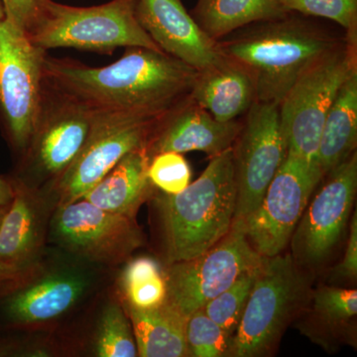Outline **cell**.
Here are the masks:
<instances>
[{
    "label": "cell",
    "instance_id": "1",
    "mask_svg": "<svg viewBox=\"0 0 357 357\" xmlns=\"http://www.w3.org/2000/svg\"><path fill=\"white\" fill-rule=\"evenodd\" d=\"M199 70L162 51L128 47L116 62L93 68L45 56L44 79L100 112L164 117L191 98Z\"/></svg>",
    "mask_w": 357,
    "mask_h": 357
},
{
    "label": "cell",
    "instance_id": "2",
    "mask_svg": "<svg viewBox=\"0 0 357 357\" xmlns=\"http://www.w3.org/2000/svg\"><path fill=\"white\" fill-rule=\"evenodd\" d=\"M342 39L287 15L245 26L218 43L222 57L250 77L255 102L278 107L300 75Z\"/></svg>",
    "mask_w": 357,
    "mask_h": 357
},
{
    "label": "cell",
    "instance_id": "3",
    "mask_svg": "<svg viewBox=\"0 0 357 357\" xmlns=\"http://www.w3.org/2000/svg\"><path fill=\"white\" fill-rule=\"evenodd\" d=\"M168 264L203 255L222 238L236 218L232 147L211 158L203 174L177 195L156 199Z\"/></svg>",
    "mask_w": 357,
    "mask_h": 357
},
{
    "label": "cell",
    "instance_id": "4",
    "mask_svg": "<svg viewBox=\"0 0 357 357\" xmlns=\"http://www.w3.org/2000/svg\"><path fill=\"white\" fill-rule=\"evenodd\" d=\"M135 8L136 0H112L91 7L43 0L25 33L35 46L44 51L74 48L112 54L119 47L162 51L143 29Z\"/></svg>",
    "mask_w": 357,
    "mask_h": 357
},
{
    "label": "cell",
    "instance_id": "5",
    "mask_svg": "<svg viewBox=\"0 0 357 357\" xmlns=\"http://www.w3.org/2000/svg\"><path fill=\"white\" fill-rule=\"evenodd\" d=\"M306 269L290 255L265 257L241 316L231 356L274 354L284 333L306 306L312 293Z\"/></svg>",
    "mask_w": 357,
    "mask_h": 357
},
{
    "label": "cell",
    "instance_id": "6",
    "mask_svg": "<svg viewBox=\"0 0 357 357\" xmlns=\"http://www.w3.org/2000/svg\"><path fill=\"white\" fill-rule=\"evenodd\" d=\"M356 70L357 43L344 37L300 75L278 105L287 153L319 172V144L326 114L342 84Z\"/></svg>",
    "mask_w": 357,
    "mask_h": 357
},
{
    "label": "cell",
    "instance_id": "7",
    "mask_svg": "<svg viewBox=\"0 0 357 357\" xmlns=\"http://www.w3.org/2000/svg\"><path fill=\"white\" fill-rule=\"evenodd\" d=\"M45 56L24 30L8 18L0 21V124L9 144L22 155L41 107Z\"/></svg>",
    "mask_w": 357,
    "mask_h": 357
},
{
    "label": "cell",
    "instance_id": "8",
    "mask_svg": "<svg viewBox=\"0 0 357 357\" xmlns=\"http://www.w3.org/2000/svg\"><path fill=\"white\" fill-rule=\"evenodd\" d=\"M264 258L249 243L243 218H234L229 231L203 255L168 264L166 302L188 319Z\"/></svg>",
    "mask_w": 357,
    "mask_h": 357
},
{
    "label": "cell",
    "instance_id": "9",
    "mask_svg": "<svg viewBox=\"0 0 357 357\" xmlns=\"http://www.w3.org/2000/svg\"><path fill=\"white\" fill-rule=\"evenodd\" d=\"M162 119L96 110L91 132L81 153L55 182L59 206L79 201L124 156L146 147Z\"/></svg>",
    "mask_w": 357,
    "mask_h": 357
},
{
    "label": "cell",
    "instance_id": "10",
    "mask_svg": "<svg viewBox=\"0 0 357 357\" xmlns=\"http://www.w3.org/2000/svg\"><path fill=\"white\" fill-rule=\"evenodd\" d=\"M95 115L96 110L44 79L38 117L23 153L24 172L55 183L81 153Z\"/></svg>",
    "mask_w": 357,
    "mask_h": 357
},
{
    "label": "cell",
    "instance_id": "11",
    "mask_svg": "<svg viewBox=\"0 0 357 357\" xmlns=\"http://www.w3.org/2000/svg\"><path fill=\"white\" fill-rule=\"evenodd\" d=\"M321 178L304 160L286 155L257 208L243 218L256 252L266 258L281 255Z\"/></svg>",
    "mask_w": 357,
    "mask_h": 357
},
{
    "label": "cell",
    "instance_id": "12",
    "mask_svg": "<svg viewBox=\"0 0 357 357\" xmlns=\"http://www.w3.org/2000/svg\"><path fill=\"white\" fill-rule=\"evenodd\" d=\"M325 177L291 237V256L304 269L324 264L342 241L356 195V152Z\"/></svg>",
    "mask_w": 357,
    "mask_h": 357
},
{
    "label": "cell",
    "instance_id": "13",
    "mask_svg": "<svg viewBox=\"0 0 357 357\" xmlns=\"http://www.w3.org/2000/svg\"><path fill=\"white\" fill-rule=\"evenodd\" d=\"M236 184V218L257 208L287 155L278 107L255 102L246 112L234 146Z\"/></svg>",
    "mask_w": 357,
    "mask_h": 357
},
{
    "label": "cell",
    "instance_id": "14",
    "mask_svg": "<svg viewBox=\"0 0 357 357\" xmlns=\"http://www.w3.org/2000/svg\"><path fill=\"white\" fill-rule=\"evenodd\" d=\"M53 232L63 248L93 261L115 264L142 245L135 218L102 210L81 199L61 204Z\"/></svg>",
    "mask_w": 357,
    "mask_h": 357
},
{
    "label": "cell",
    "instance_id": "15",
    "mask_svg": "<svg viewBox=\"0 0 357 357\" xmlns=\"http://www.w3.org/2000/svg\"><path fill=\"white\" fill-rule=\"evenodd\" d=\"M136 16L160 49L195 69L225 61L217 40L202 29L181 0H136Z\"/></svg>",
    "mask_w": 357,
    "mask_h": 357
},
{
    "label": "cell",
    "instance_id": "16",
    "mask_svg": "<svg viewBox=\"0 0 357 357\" xmlns=\"http://www.w3.org/2000/svg\"><path fill=\"white\" fill-rule=\"evenodd\" d=\"M243 122H220L192 98L160 121L150 136L146 152L151 159L163 152L201 151L213 158L234 146Z\"/></svg>",
    "mask_w": 357,
    "mask_h": 357
},
{
    "label": "cell",
    "instance_id": "17",
    "mask_svg": "<svg viewBox=\"0 0 357 357\" xmlns=\"http://www.w3.org/2000/svg\"><path fill=\"white\" fill-rule=\"evenodd\" d=\"M356 290L321 286L312 291L306 306L296 319L303 335L333 352L345 344L356 347Z\"/></svg>",
    "mask_w": 357,
    "mask_h": 357
},
{
    "label": "cell",
    "instance_id": "18",
    "mask_svg": "<svg viewBox=\"0 0 357 357\" xmlns=\"http://www.w3.org/2000/svg\"><path fill=\"white\" fill-rule=\"evenodd\" d=\"M11 181L13 199L0 225V265L26 274L42 243V211L32 188Z\"/></svg>",
    "mask_w": 357,
    "mask_h": 357
},
{
    "label": "cell",
    "instance_id": "19",
    "mask_svg": "<svg viewBox=\"0 0 357 357\" xmlns=\"http://www.w3.org/2000/svg\"><path fill=\"white\" fill-rule=\"evenodd\" d=\"M86 287L79 275H48L14 292L7 300V316L18 325L46 323L69 311Z\"/></svg>",
    "mask_w": 357,
    "mask_h": 357
},
{
    "label": "cell",
    "instance_id": "20",
    "mask_svg": "<svg viewBox=\"0 0 357 357\" xmlns=\"http://www.w3.org/2000/svg\"><path fill=\"white\" fill-rule=\"evenodd\" d=\"M191 98L220 122L236 121L255 102L250 77L238 66L225 59L220 64L199 70Z\"/></svg>",
    "mask_w": 357,
    "mask_h": 357
},
{
    "label": "cell",
    "instance_id": "21",
    "mask_svg": "<svg viewBox=\"0 0 357 357\" xmlns=\"http://www.w3.org/2000/svg\"><path fill=\"white\" fill-rule=\"evenodd\" d=\"M149 161L146 147L134 150L82 199L102 210L135 218L153 187L148 178Z\"/></svg>",
    "mask_w": 357,
    "mask_h": 357
},
{
    "label": "cell",
    "instance_id": "22",
    "mask_svg": "<svg viewBox=\"0 0 357 357\" xmlns=\"http://www.w3.org/2000/svg\"><path fill=\"white\" fill-rule=\"evenodd\" d=\"M124 306L132 328L138 356H189L185 340L187 319L175 307L166 301L151 309Z\"/></svg>",
    "mask_w": 357,
    "mask_h": 357
},
{
    "label": "cell",
    "instance_id": "23",
    "mask_svg": "<svg viewBox=\"0 0 357 357\" xmlns=\"http://www.w3.org/2000/svg\"><path fill=\"white\" fill-rule=\"evenodd\" d=\"M357 144V70L338 91L326 114L318 150L324 177L356 152Z\"/></svg>",
    "mask_w": 357,
    "mask_h": 357
},
{
    "label": "cell",
    "instance_id": "24",
    "mask_svg": "<svg viewBox=\"0 0 357 357\" xmlns=\"http://www.w3.org/2000/svg\"><path fill=\"white\" fill-rule=\"evenodd\" d=\"M287 15L280 0H199L192 17L218 41L245 26Z\"/></svg>",
    "mask_w": 357,
    "mask_h": 357
},
{
    "label": "cell",
    "instance_id": "25",
    "mask_svg": "<svg viewBox=\"0 0 357 357\" xmlns=\"http://www.w3.org/2000/svg\"><path fill=\"white\" fill-rule=\"evenodd\" d=\"M121 289L126 306L137 309L158 307L167 298L165 271L153 258H136L124 268Z\"/></svg>",
    "mask_w": 357,
    "mask_h": 357
},
{
    "label": "cell",
    "instance_id": "26",
    "mask_svg": "<svg viewBox=\"0 0 357 357\" xmlns=\"http://www.w3.org/2000/svg\"><path fill=\"white\" fill-rule=\"evenodd\" d=\"M96 354L100 357H135L137 347L128 314L117 303L105 307L98 325Z\"/></svg>",
    "mask_w": 357,
    "mask_h": 357
},
{
    "label": "cell",
    "instance_id": "27",
    "mask_svg": "<svg viewBox=\"0 0 357 357\" xmlns=\"http://www.w3.org/2000/svg\"><path fill=\"white\" fill-rule=\"evenodd\" d=\"M185 340L189 356H231L234 335L213 321L206 314L204 307L188 317Z\"/></svg>",
    "mask_w": 357,
    "mask_h": 357
},
{
    "label": "cell",
    "instance_id": "28",
    "mask_svg": "<svg viewBox=\"0 0 357 357\" xmlns=\"http://www.w3.org/2000/svg\"><path fill=\"white\" fill-rule=\"evenodd\" d=\"M259 267L241 275L227 290L204 305L206 314L234 337Z\"/></svg>",
    "mask_w": 357,
    "mask_h": 357
},
{
    "label": "cell",
    "instance_id": "29",
    "mask_svg": "<svg viewBox=\"0 0 357 357\" xmlns=\"http://www.w3.org/2000/svg\"><path fill=\"white\" fill-rule=\"evenodd\" d=\"M287 13L326 18L345 30L344 38L357 43V0H280Z\"/></svg>",
    "mask_w": 357,
    "mask_h": 357
},
{
    "label": "cell",
    "instance_id": "30",
    "mask_svg": "<svg viewBox=\"0 0 357 357\" xmlns=\"http://www.w3.org/2000/svg\"><path fill=\"white\" fill-rule=\"evenodd\" d=\"M148 178L163 194L177 195L191 183L192 171L182 154L163 152L150 159Z\"/></svg>",
    "mask_w": 357,
    "mask_h": 357
},
{
    "label": "cell",
    "instance_id": "31",
    "mask_svg": "<svg viewBox=\"0 0 357 357\" xmlns=\"http://www.w3.org/2000/svg\"><path fill=\"white\" fill-rule=\"evenodd\" d=\"M349 236L344 258L333 268L332 279L335 281H354L357 276V213L354 211L349 225Z\"/></svg>",
    "mask_w": 357,
    "mask_h": 357
},
{
    "label": "cell",
    "instance_id": "32",
    "mask_svg": "<svg viewBox=\"0 0 357 357\" xmlns=\"http://www.w3.org/2000/svg\"><path fill=\"white\" fill-rule=\"evenodd\" d=\"M6 13V17L13 21L21 29H27L36 15L43 0H0Z\"/></svg>",
    "mask_w": 357,
    "mask_h": 357
},
{
    "label": "cell",
    "instance_id": "33",
    "mask_svg": "<svg viewBox=\"0 0 357 357\" xmlns=\"http://www.w3.org/2000/svg\"><path fill=\"white\" fill-rule=\"evenodd\" d=\"M14 196L13 181L0 177V206L11 203Z\"/></svg>",
    "mask_w": 357,
    "mask_h": 357
},
{
    "label": "cell",
    "instance_id": "34",
    "mask_svg": "<svg viewBox=\"0 0 357 357\" xmlns=\"http://www.w3.org/2000/svg\"><path fill=\"white\" fill-rule=\"evenodd\" d=\"M25 273L18 271V270L13 269L6 266L0 265V286L4 284L11 283V282H16L20 280V278L25 276Z\"/></svg>",
    "mask_w": 357,
    "mask_h": 357
},
{
    "label": "cell",
    "instance_id": "35",
    "mask_svg": "<svg viewBox=\"0 0 357 357\" xmlns=\"http://www.w3.org/2000/svg\"><path fill=\"white\" fill-rule=\"evenodd\" d=\"M9 204L7 206H0V225H1L2 220H3L4 215H6L7 210H8Z\"/></svg>",
    "mask_w": 357,
    "mask_h": 357
},
{
    "label": "cell",
    "instance_id": "36",
    "mask_svg": "<svg viewBox=\"0 0 357 357\" xmlns=\"http://www.w3.org/2000/svg\"><path fill=\"white\" fill-rule=\"evenodd\" d=\"M4 17H6V13H4L3 6H2L1 1H0V21L4 20Z\"/></svg>",
    "mask_w": 357,
    "mask_h": 357
}]
</instances>
